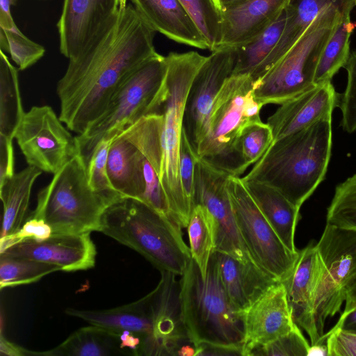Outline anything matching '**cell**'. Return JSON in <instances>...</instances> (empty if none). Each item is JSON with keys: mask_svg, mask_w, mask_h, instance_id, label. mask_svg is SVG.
<instances>
[{"mask_svg": "<svg viewBox=\"0 0 356 356\" xmlns=\"http://www.w3.org/2000/svg\"><path fill=\"white\" fill-rule=\"evenodd\" d=\"M290 0H244L222 9L221 38L218 49L238 47L276 21Z\"/></svg>", "mask_w": 356, "mask_h": 356, "instance_id": "obj_21", "label": "cell"}, {"mask_svg": "<svg viewBox=\"0 0 356 356\" xmlns=\"http://www.w3.org/2000/svg\"><path fill=\"white\" fill-rule=\"evenodd\" d=\"M152 30L131 3L77 57L58 81L59 118L81 134L104 111L122 82L156 55Z\"/></svg>", "mask_w": 356, "mask_h": 356, "instance_id": "obj_1", "label": "cell"}, {"mask_svg": "<svg viewBox=\"0 0 356 356\" xmlns=\"http://www.w3.org/2000/svg\"><path fill=\"white\" fill-rule=\"evenodd\" d=\"M204 159L195 165L193 204H200L211 214L215 232V250L240 260L253 261L238 232L227 190L229 176Z\"/></svg>", "mask_w": 356, "mask_h": 356, "instance_id": "obj_13", "label": "cell"}, {"mask_svg": "<svg viewBox=\"0 0 356 356\" xmlns=\"http://www.w3.org/2000/svg\"><path fill=\"white\" fill-rule=\"evenodd\" d=\"M318 341L327 343L329 356H356L355 333L334 325L327 333H324Z\"/></svg>", "mask_w": 356, "mask_h": 356, "instance_id": "obj_44", "label": "cell"}, {"mask_svg": "<svg viewBox=\"0 0 356 356\" xmlns=\"http://www.w3.org/2000/svg\"><path fill=\"white\" fill-rule=\"evenodd\" d=\"M52 235L51 227L42 219L28 217L22 228L15 234L1 238L0 252L24 240L41 241Z\"/></svg>", "mask_w": 356, "mask_h": 356, "instance_id": "obj_43", "label": "cell"}, {"mask_svg": "<svg viewBox=\"0 0 356 356\" xmlns=\"http://www.w3.org/2000/svg\"><path fill=\"white\" fill-rule=\"evenodd\" d=\"M90 234H53L41 241L24 240L5 249L0 255L52 264L65 272L88 270L95 265L97 253Z\"/></svg>", "mask_w": 356, "mask_h": 356, "instance_id": "obj_16", "label": "cell"}, {"mask_svg": "<svg viewBox=\"0 0 356 356\" xmlns=\"http://www.w3.org/2000/svg\"><path fill=\"white\" fill-rule=\"evenodd\" d=\"M316 247L322 261V275L314 314L321 337L326 320L340 312L347 286L356 279V231L326 223Z\"/></svg>", "mask_w": 356, "mask_h": 356, "instance_id": "obj_11", "label": "cell"}, {"mask_svg": "<svg viewBox=\"0 0 356 356\" xmlns=\"http://www.w3.org/2000/svg\"><path fill=\"white\" fill-rule=\"evenodd\" d=\"M227 190L241 237L253 262L277 282L292 271L298 252L290 251L267 221L241 177L229 175Z\"/></svg>", "mask_w": 356, "mask_h": 356, "instance_id": "obj_10", "label": "cell"}, {"mask_svg": "<svg viewBox=\"0 0 356 356\" xmlns=\"http://www.w3.org/2000/svg\"><path fill=\"white\" fill-rule=\"evenodd\" d=\"M354 2H355V5L356 6V0H354Z\"/></svg>", "mask_w": 356, "mask_h": 356, "instance_id": "obj_53", "label": "cell"}, {"mask_svg": "<svg viewBox=\"0 0 356 356\" xmlns=\"http://www.w3.org/2000/svg\"><path fill=\"white\" fill-rule=\"evenodd\" d=\"M244 356L291 331L292 317L286 289L279 282L268 288L244 313Z\"/></svg>", "mask_w": 356, "mask_h": 356, "instance_id": "obj_19", "label": "cell"}, {"mask_svg": "<svg viewBox=\"0 0 356 356\" xmlns=\"http://www.w3.org/2000/svg\"><path fill=\"white\" fill-rule=\"evenodd\" d=\"M42 170L28 165L0 184L3 203L1 238L17 232L28 217L29 200L33 184Z\"/></svg>", "mask_w": 356, "mask_h": 356, "instance_id": "obj_29", "label": "cell"}, {"mask_svg": "<svg viewBox=\"0 0 356 356\" xmlns=\"http://www.w3.org/2000/svg\"><path fill=\"white\" fill-rule=\"evenodd\" d=\"M165 58V79L147 114L123 133L155 169L175 220L186 228L193 208L179 177L183 118L190 87L207 56L197 51L170 52Z\"/></svg>", "mask_w": 356, "mask_h": 356, "instance_id": "obj_2", "label": "cell"}, {"mask_svg": "<svg viewBox=\"0 0 356 356\" xmlns=\"http://www.w3.org/2000/svg\"><path fill=\"white\" fill-rule=\"evenodd\" d=\"M165 56H153L118 86L103 113L76 137L78 155L86 168L98 143L105 136L116 137L145 116L166 74Z\"/></svg>", "mask_w": 356, "mask_h": 356, "instance_id": "obj_9", "label": "cell"}, {"mask_svg": "<svg viewBox=\"0 0 356 356\" xmlns=\"http://www.w3.org/2000/svg\"><path fill=\"white\" fill-rule=\"evenodd\" d=\"M286 19L284 10L278 19L260 34L236 47V61L232 74H249L254 80L259 69L278 43Z\"/></svg>", "mask_w": 356, "mask_h": 356, "instance_id": "obj_31", "label": "cell"}, {"mask_svg": "<svg viewBox=\"0 0 356 356\" xmlns=\"http://www.w3.org/2000/svg\"><path fill=\"white\" fill-rule=\"evenodd\" d=\"M142 19L155 32L202 49L209 44L179 0H131Z\"/></svg>", "mask_w": 356, "mask_h": 356, "instance_id": "obj_24", "label": "cell"}, {"mask_svg": "<svg viewBox=\"0 0 356 356\" xmlns=\"http://www.w3.org/2000/svg\"><path fill=\"white\" fill-rule=\"evenodd\" d=\"M355 26L356 24L350 20V12L343 13L321 54L314 84L331 81L339 70L345 66L350 55V38Z\"/></svg>", "mask_w": 356, "mask_h": 356, "instance_id": "obj_32", "label": "cell"}, {"mask_svg": "<svg viewBox=\"0 0 356 356\" xmlns=\"http://www.w3.org/2000/svg\"><path fill=\"white\" fill-rule=\"evenodd\" d=\"M17 0H0V27L5 29L17 28L10 8L16 4Z\"/></svg>", "mask_w": 356, "mask_h": 356, "instance_id": "obj_47", "label": "cell"}, {"mask_svg": "<svg viewBox=\"0 0 356 356\" xmlns=\"http://www.w3.org/2000/svg\"><path fill=\"white\" fill-rule=\"evenodd\" d=\"M338 102V95L331 81H326L314 84L284 102L267 120L273 141L332 116Z\"/></svg>", "mask_w": 356, "mask_h": 356, "instance_id": "obj_20", "label": "cell"}, {"mask_svg": "<svg viewBox=\"0 0 356 356\" xmlns=\"http://www.w3.org/2000/svg\"><path fill=\"white\" fill-rule=\"evenodd\" d=\"M0 49L10 55L20 70L35 64L45 53L44 47L29 39L17 27L13 29L0 27Z\"/></svg>", "mask_w": 356, "mask_h": 356, "instance_id": "obj_38", "label": "cell"}, {"mask_svg": "<svg viewBox=\"0 0 356 356\" xmlns=\"http://www.w3.org/2000/svg\"><path fill=\"white\" fill-rule=\"evenodd\" d=\"M181 229L145 203L124 197L106 209L99 232L138 252L160 271L181 276L191 259Z\"/></svg>", "mask_w": 356, "mask_h": 356, "instance_id": "obj_4", "label": "cell"}, {"mask_svg": "<svg viewBox=\"0 0 356 356\" xmlns=\"http://www.w3.org/2000/svg\"><path fill=\"white\" fill-rule=\"evenodd\" d=\"M255 83L249 74H232L217 94L196 154L230 175L241 174L236 144L243 129L261 122L264 105L254 95Z\"/></svg>", "mask_w": 356, "mask_h": 356, "instance_id": "obj_7", "label": "cell"}, {"mask_svg": "<svg viewBox=\"0 0 356 356\" xmlns=\"http://www.w3.org/2000/svg\"><path fill=\"white\" fill-rule=\"evenodd\" d=\"M67 314L101 326L118 335L127 332L141 341L140 355L155 356L154 324L147 296L131 303L103 310L67 308Z\"/></svg>", "mask_w": 356, "mask_h": 356, "instance_id": "obj_22", "label": "cell"}, {"mask_svg": "<svg viewBox=\"0 0 356 356\" xmlns=\"http://www.w3.org/2000/svg\"><path fill=\"white\" fill-rule=\"evenodd\" d=\"M343 67L348 74L347 84L337 106L341 111L343 131L351 134L356 131V51L350 54Z\"/></svg>", "mask_w": 356, "mask_h": 356, "instance_id": "obj_41", "label": "cell"}, {"mask_svg": "<svg viewBox=\"0 0 356 356\" xmlns=\"http://www.w3.org/2000/svg\"><path fill=\"white\" fill-rule=\"evenodd\" d=\"M243 181L282 243L290 251L298 252L294 240L296 226L301 218L300 209L270 186L255 181Z\"/></svg>", "mask_w": 356, "mask_h": 356, "instance_id": "obj_27", "label": "cell"}, {"mask_svg": "<svg viewBox=\"0 0 356 356\" xmlns=\"http://www.w3.org/2000/svg\"><path fill=\"white\" fill-rule=\"evenodd\" d=\"M107 172L113 188L123 197L142 202L145 180L142 170V153L122 132L111 143Z\"/></svg>", "mask_w": 356, "mask_h": 356, "instance_id": "obj_26", "label": "cell"}, {"mask_svg": "<svg viewBox=\"0 0 356 356\" xmlns=\"http://www.w3.org/2000/svg\"><path fill=\"white\" fill-rule=\"evenodd\" d=\"M322 275V261L313 242L299 250L294 267L282 282L292 317L308 334L311 345L320 339L314 314V303Z\"/></svg>", "mask_w": 356, "mask_h": 356, "instance_id": "obj_18", "label": "cell"}, {"mask_svg": "<svg viewBox=\"0 0 356 356\" xmlns=\"http://www.w3.org/2000/svg\"><path fill=\"white\" fill-rule=\"evenodd\" d=\"M124 198L94 191L79 155L54 174L38 194L35 209L29 217L42 219L53 234L99 232L106 209Z\"/></svg>", "mask_w": 356, "mask_h": 356, "instance_id": "obj_6", "label": "cell"}, {"mask_svg": "<svg viewBox=\"0 0 356 356\" xmlns=\"http://www.w3.org/2000/svg\"><path fill=\"white\" fill-rule=\"evenodd\" d=\"M197 154L189 143L184 130H182L179 170L181 185L190 206L193 209L194 173Z\"/></svg>", "mask_w": 356, "mask_h": 356, "instance_id": "obj_42", "label": "cell"}, {"mask_svg": "<svg viewBox=\"0 0 356 356\" xmlns=\"http://www.w3.org/2000/svg\"><path fill=\"white\" fill-rule=\"evenodd\" d=\"M335 326L356 334V300L345 305V308Z\"/></svg>", "mask_w": 356, "mask_h": 356, "instance_id": "obj_46", "label": "cell"}, {"mask_svg": "<svg viewBox=\"0 0 356 356\" xmlns=\"http://www.w3.org/2000/svg\"><path fill=\"white\" fill-rule=\"evenodd\" d=\"M355 3L354 0H290L282 36L254 79H261L293 46L318 15L332 4Z\"/></svg>", "mask_w": 356, "mask_h": 356, "instance_id": "obj_28", "label": "cell"}, {"mask_svg": "<svg viewBox=\"0 0 356 356\" xmlns=\"http://www.w3.org/2000/svg\"><path fill=\"white\" fill-rule=\"evenodd\" d=\"M195 356L204 355H243V348L226 346L211 343H200L195 346Z\"/></svg>", "mask_w": 356, "mask_h": 356, "instance_id": "obj_45", "label": "cell"}, {"mask_svg": "<svg viewBox=\"0 0 356 356\" xmlns=\"http://www.w3.org/2000/svg\"><path fill=\"white\" fill-rule=\"evenodd\" d=\"M213 52L218 49L221 38L222 18L213 0H179Z\"/></svg>", "mask_w": 356, "mask_h": 356, "instance_id": "obj_37", "label": "cell"}, {"mask_svg": "<svg viewBox=\"0 0 356 356\" xmlns=\"http://www.w3.org/2000/svg\"><path fill=\"white\" fill-rule=\"evenodd\" d=\"M127 0H123V6L125 7L127 6Z\"/></svg>", "mask_w": 356, "mask_h": 356, "instance_id": "obj_52", "label": "cell"}, {"mask_svg": "<svg viewBox=\"0 0 356 356\" xmlns=\"http://www.w3.org/2000/svg\"><path fill=\"white\" fill-rule=\"evenodd\" d=\"M273 142V132L267 123L255 122L243 129L236 149L241 174L260 159Z\"/></svg>", "mask_w": 356, "mask_h": 356, "instance_id": "obj_35", "label": "cell"}, {"mask_svg": "<svg viewBox=\"0 0 356 356\" xmlns=\"http://www.w3.org/2000/svg\"><path fill=\"white\" fill-rule=\"evenodd\" d=\"M156 288L147 294L154 324L155 356L177 355L180 348L193 342L185 326L176 275L160 271Z\"/></svg>", "mask_w": 356, "mask_h": 356, "instance_id": "obj_17", "label": "cell"}, {"mask_svg": "<svg viewBox=\"0 0 356 356\" xmlns=\"http://www.w3.org/2000/svg\"><path fill=\"white\" fill-rule=\"evenodd\" d=\"M125 354L120 336L101 326L81 327L56 348L38 355L106 356Z\"/></svg>", "mask_w": 356, "mask_h": 356, "instance_id": "obj_30", "label": "cell"}, {"mask_svg": "<svg viewBox=\"0 0 356 356\" xmlns=\"http://www.w3.org/2000/svg\"><path fill=\"white\" fill-rule=\"evenodd\" d=\"M356 300V279L346 289V304H349Z\"/></svg>", "mask_w": 356, "mask_h": 356, "instance_id": "obj_50", "label": "cell"}, {"mask_svg": "<svg viewBox=\"0 0 356 356\" xmlns=\"http://www.w3.org/2000/svg\"><path fill=\"white\" fill-rule=\"evenodd\" d=\"M354 3L332 4L323 10L287 53L259 80L256 99L264 106L281 105L314 85L321 54L342 15Z\"/></svg>", "mask_w": 356, "mask_h": 356, "instance_id": "obj_8", "label": "cell"}, {"mask_svg": "<svg viewBox=\"0 0 356 356\" xmlns=\"http://www.w3.org/2000/svg\"><path fill=\"white\" fill-rule=\"evenodd\" d=\"M54 265L35 260L0 255V287L3 289L35 282L59 271Z\"/></svg>", "mask_w": 356, "mask_h": 356, "instance_id": "obj_34", "label": "cell"}, {"mask_svg": "<svg viewBox=\"0 0 356 356\" xmlns=\"http://www.w3.org/2000/svg\"><path fill=\"white\" fill-rule=\"evenodd\" d=\"M116 137L104 136L96 146L86 166L90 187L97 192L111 195H121L113 188L107 172L109 149Z\"/></svg>", "mask_w": 356, "mask_h": 356, "instance_id": "obj_39", "label": "cell"}, {"mask_svg": "<svg viewBox=\"0 0 356 356\" xmlns=\"http://www.w3.org/2000/svg\"><path fill=\"white\" fill-rule=\"evenodd\" d=\"M220 278L232 305L244 313L272 285L279 282L253 261L240 260L225 252L214 251Z\"/></svg>", "mask_w": 356, "mask_h": 356, "instance_id": "obj_25", "label": "cell"}, {"mask_svg": "<svg viewBox=\"0 0 356 356\" xmlns=\"http://www.w3.org/2000/svg\"><path fill=\"white\" fill-rule=\"evenodd\" d=\"M15 138L29 165L53 175L78 155L76 137L49 106L24 113Z\"/></svg>", "mask_w": 356, "mask_h": 356, "instance_id": "obj_12", "label": "cell"}, {"mask_svg": "<svg viewBox=\"0 0 356 356\" xmlns=\"http://www.w3.org/2000/svg\"><path fill=\"white\" fill-rule=\"evenodd\" d=\"M214 251L205 277L192 258L181 275L184 322L195 346L204 342L243 348V313L235 309L225 293Z\"/></svg>", "mask_w": 356, "mask_h": 356, "instance_id": "obj_5", "label": "cell"}, {"mask_svg": "<svg viewBox=\"0 0 356 356\" xmlns=\"http://www.w3.org/2000/svg\"><path fill=\"white\" fill-rule=\"evenodd\" d=\"M309 346L300 327L296 325L289 332L255 348L250 355L307 356Z\"/></svg>", "mask_w": 356, "mask_h": 356, "instance_id": "obj_40", "label": "cell"}, {"mask_svg": "<svg viewBox=\"0 0 356 356\" xmlns=\"http://www.w3.org/2000/svg\"><path fill=\"white\" fill-rule=\"evenodd\" d=\"M186 228L191 258L205 277L211 255L215 250L213 222L205 207L194 205Z\"/></svg>", "mask_w": 356, "mask_h": 356, "instance_id": "obj_33", "label": "cell"}, {"mask_svg": "<svg viewBox=\"0 0 356 356\" xmlns=\"http://www.w3.org/2000/svg\"><path fill=\"white\" fill-rule=\"evenodd\" d=\"M326 223L356 231V173L336 186Z\"/></svg>", "mask_w": 356, "mask_h": 356, "instance_id": "obj_36", "label": "cell"}, {"mask_svg": "<svg viewBox=\"0 0 356 356\" xmlns=\"http://www.w3.org/2000/svg\"><path fill=\"white\" fill-rule=\"evenodd\" d=\"M236 56L234 47L213 51L191 83L185 104L183 129L195 153L214 99L224 82L232 74Z\"/></svg>", "mask_w": 356, "mask_h": 356, "instance_id": "obj_14", "label": "cell"}, {"mask_svg": "<svg viewBox=\"0 0 356 356\" xmlns=\"http://www.w3.org/2000/svg\"><path fill=\"white\" fill-rule=\"evenodd\" d=\"M0 355L8 356L36 355V352L28 350L22 347L14 344L6 339H4L1 335Z\"/></svg>", "mask_w": 356, "mask_h": 356, "instance_id": "obj_48", "label": "cell"}, {"mask_svg": "<svg viewBox=\"0 0 356 356\" xmlns=\"http://www.w3.org/2000/svg\"><path fill=\"white\" fill-rule=\"evenodd\" d=\"M24 113L17 70L0 49V183L15 174L13 140Z\"/></svg>", "mask_w": 356, "mask_h": 356, "instance_id": "obj_23", "label": "cell"}, {"mask_svg": "<svg viewBox=\"0 0 356 356\" xmlns=\"http://www.w3.org/2000/svg\"><path fill=\"white\" fill-rule=\"evenodd\" d=\"M243 1L244 0H213L217 8L220 11L225 8L236 4Z\"/></svg>", "mask_w": 356, "mask_h": 356, "instance_id": "obj_51", "label": "cell"}, {"mask_svg": "<svg viewBox=\"0 0 356 356\" xmlns=\"http://www.w3.org/2000/svg\"><path fill=\"white\" fill-rule=\"evenodd\" d=\"M125 7L123 0H64L57 23L60 53L69 60L77 57Z\"/></svg>", "mask_w": 356, "mask_h": 356, "instance_id": "obj_15", "label": "cell"}, {"mask_svg": "<svg viewBox=\"0 0 356 356\" xmlns=\"http://www.w3.org/2000/svg\"><path fill=\"white\" fill-rule=\"evenodd\" d=\"M332 140L330 116L274 140L241 178L276 188L300 209L325 177Z\"/></svg>", "mask_w": 356, "mask_h": 356, "instance_id": "obj_3", "label": "cell"}, {"mask_svg": "<svg viewBox=\"0 0 356 356\" xmlns=\"http://www.w3.org/2000/svg\"><path fill=\"white\" fill-rule=\"evenodd\" d=\"M321 355L329 356L327 344L316 343L310 345L307 352V356Z\"/></svg>", "mask_w": 356, "mask_h": 356, "instance_id": "obj_49", "label": "cell"}]
</instances>
